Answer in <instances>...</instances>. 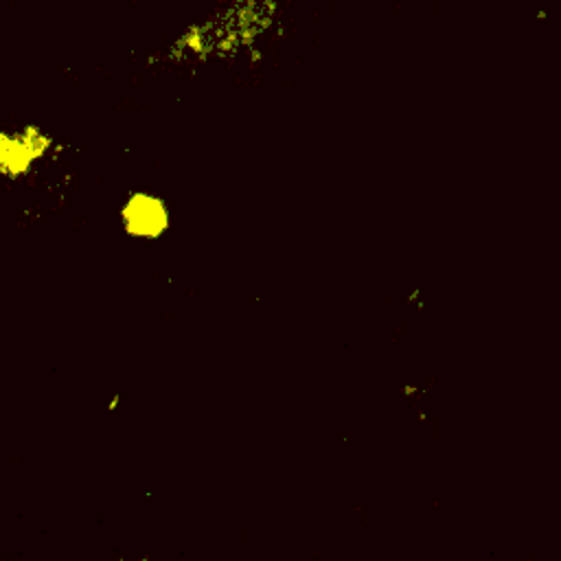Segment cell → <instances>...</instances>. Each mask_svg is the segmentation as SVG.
<instances>
[{"label": "cell", "instance_id": "obj_2", "mask_svg": "<svg viewBox=\"0 0 561 561\" xmlns=\"http://www.w3.org/2000/svg\"><path fill=\"white\" fill-rule=\"evenodd\" d=\"M118 228L127 239L134 241H160L171 232L173 210L167 197L153 191H129L116 210Z\"/></svg>", "mask_w": 561, "mask_h": 561}, {"label": "cell", "instance_id": "obj_3", "mask_svg": "<svg viewBox=\"0 0 561 561\" xmlns=\"http://www.w3.org/2000/svg\"><path fill=\"white\" fill-rule=\"evenodd\" d=\"M118 399H121L118 394H116V397H112V399H110V403H107V410H114V408L118 405Z\"/></svg>", "mask_w": 561, "mask_h": 561}, {"label": "cell", "instance_id": "obj_1", "mask_svg": "<svg viewBox=\"0 0 561 561\" xmlns=\"http://www.w3.org/2000/svg\"><path fill=\"white\" fill-rule=\"evenodd\" d=\"M59 149L57 138L37 123L0 127V180L22 182Z\"/></svg>", "mask_w": 561, "mask_h": 561}]
</instances>
